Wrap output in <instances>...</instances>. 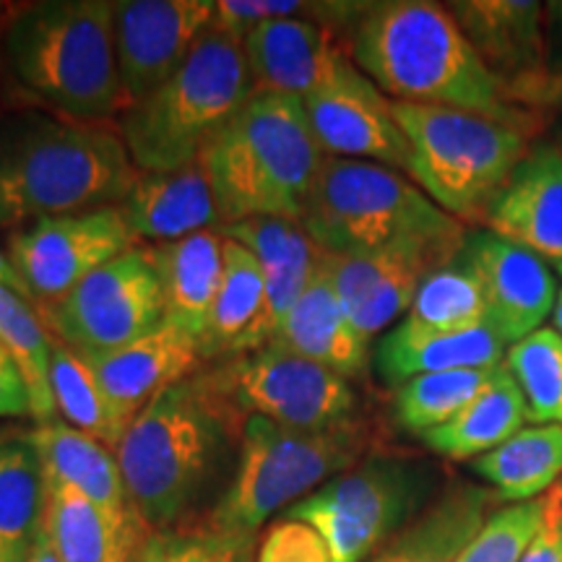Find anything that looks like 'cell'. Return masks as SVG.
<instances>
[{"instance_id":"obj_43","label":"cell","mask_w":562,"mask_h":562,"mask_svg":"<svg viewBox=\"0 0 562 562\" xmlns=\"http://www.w3.org/2000/svg\"><path fill=\"white\" fill-rule=\"evenodd\" d=\"M521 562H562V490L558 484L550 490L542 529L533 537Z\"/></svg>"},{"instance_id":"obj_9","label":"cell","mask_w":562,"mask_h":562,"mask_svg":"<svg viewBox=\"0 0 562 562\" xmlns=\"http://www.w3.org/2000/svg\"><path fill=\"white\" fill-rule=\"evenodd\" d=\"M409 140L414 186L461 224H482L490 203L531 149V136L476 112L393 102Z\"/></svg>"},{"instance_id":"obj_4","label":"cell","mask_w":562,"mask_h":562,"mask_svg":"<svg viewBox=\"0 0 562 562\" xmlns=\"http://www.w3.org/2000/svg\"><path fill=\"white\" fill-rule=\"evenodd\" d=\"M224 224L300 220L326 154L315 140L305 102L252 94L201 154Z\"/></svg>"},{"instance_id":"obj_19","label":"cell","mask_w":562,"mask_h":562,"mask_svg":"<svg viewBox=\"0 0 562 562\" xmlns=\"http://www.w3.org/2000/svg\"><path fill=\"white\" fill-rule=\"evenodd\" d=\"M482 229L562 263V146L537 144L490 203Z\"/></svg>"},{"instance_id":"obj_52","label":"cell","mask_w":562,"mask_h":562,"mask_svg":"<svg viewBox=\"0 0 562 562\" xmlns=\"http://www.w3.org/2000/svg\"><path fill=\"white\" fill-rule=\"evenodd\" d=\"M558 271H560V277H562V263H560V266H558Z\"/></svg>"},{"instance_id":"obj_16","label":"cell","mask_w":562,"mask_h":562,"mask_svg":"<svg viewBox=\"0 0 562 562\" xmlns=\"http://www.w3.org/2000/svg\"><path fill=\"white\" fill-rule=\"evenodd\" d=\"M463 245H404L370 256L326 252L334 290L351 326L372 341L398 315L409 313L422 281L461 256Z\"/></svg>"},{"instance_id":"obj_46","label":"cell","mask_w":562,"mask_h":562,"mask_svg":"<svg viewBox=\"0 0 562 562\" xmlns=\"http://www.w3.org/2000/svg\"><path fill=\"white\" fill-rule=\"evenodd\" d=\"M26 562H60L58 560V552H55V547L50 542V537H47L45 526H42L40 533H37V542H34L32 552H30V560Z\"/></svg>"},{"instance_id":"obj_22","label":"cell","mask_w":562,"mask_h":562,"mask_svg":"<svg viewBox=\"0 0 562 562\" xmlns=\"http://www.w3.org/2000/svg\"><path fill=\"white\" fill-rule=\"evenodd\" d=\"M121 214L138 245L178 243L222 227V211L201 161L175 172H140Z\"/></svg>"},{"instance_id":"obj_13","label":"cell","mask_w":562,"mask_h":562,"mask_svg":"<svg viewBox=\"0 0 562 562\" xmlns=\"http://www.w3.org/2000/svg\"><path fill=\"white\" fill-rule=\"evenodd\" d=\"M133 245L138 243L121 209L108 206L13 229L5 256L26 286L32 305L40 311L58 305L89 273Z\"/></svg>"},{"instance_id":"obj_21","label":"cell","mask_w":562,"mask_h":562,"mask_svg":"<svg viewBox=\"0 0 562 562\" xmlns=\"http://www.w3.org/2000/svg\"><path fill=\"white\" fill-rule=\"evenodd\" d=\"M81 357L128 422L161 391L193 378L203 362L199 339L170 323H161L157 331L128 347Z\"/></svg>"},{"instance_id":"obj_8","label":"cell","mask_w":562,"mask_h":562,"mask_svg":"<svg viewBox=\"0 0 562 562\" xmlns=\"http://www.w3.org/2000/svg\"><path fill=\"white\" fill-rule=\"evenodd\" d=\"M302 224L331 256H370L404 245H463L469 227L404 172L375 161L326 157Z\"/></svg>"},{"instance_id":"obj_7","label":"cell","mask_w":562,"mask_h":562,"mask_svg":"<svg viewBox=\"0 0 562 562\" xmlns=\"http://www.w3.org/2000/svg\"><path fill=\"white\" fill-rule=\"evenodd\" d=\"M372 442V425L360 417L328 430H297L263 417L245 419L235 480L203 524L227 537H256L273 513L305 501L370 456Z\"/></svg>"},{"instance_id":"obj_25","label":"cell","mask_w":562,"mask_h":562,"mask_svg":"<svg viewBox=\"0 0 562 562\" xmlns=\"http://www.w3.org/2000/svg\"><path fill=\"white\" fill-rule=\"evenodd\" d=\"M45 526L60 562H136L151 529L117 518L66 484L45 480Z\"/></svg>"},{"instance_id":"obj_53","label":"cell","mask_w":562,"mask_h":562,"mask_svg":"<svg viewBox=\"0 0 562 562\" xmlns=\"http://www.w3.org/2000/svg\"><path fill=\"white\" fill-rule=\"evenodd\" d=\"M0 562H5V560H3V554H0Z\"/></svg>"},{"instance_id":"obj_38","label":"cell","mask_w":562,"mask_h":562,"mask_svg":"<svg viewBox=\"0 0 562 562\" xmlns=\"http://www.w3.org/2000/svg\"><path fill=\"white\" fill-rule=\"evenodd\" d=\"M503 364L521 389L529 425H562V336L542 326L510 344Z\"/></svg>"},{"instance_id":"obj_18","label":"cell","mask_w":562,"mask_h":562,"mask_svg":"<svg viewBox=\"0 0 562 562\" xmlns=\"http://www.w3.org/2000/svg\"><path fill=\"white\" fill-rule=\"evenodd\" d=\"M252 94L305 100L351 60L336 32L311 19L261 21L243 37Z\"/></svg>"},{"instance_id":"obj_14","label":"cell","mask_w":562,"mask_h":562,"mask_svg":"<svg viewBox=\"0 0 562 562\" xmlns=\"http://www.w3.org/2000/svg\"><path fill=\"white\" fill-rule=\"evenodd\" d=\"M211 0H117L112 3L123 104L144 102L178 70L211 30ZM123 110V112H125Z\"/></svg>"},{"instance_id":"obj_35","label":"cell","mask_w":562,"mask_h":562,"mask_svg":"<svg viewBox=\"0 0 562 562\" xmlns=\"http://www.w3.org/2000/svg\"><path fill=\"white\" fill-rule=\"evenodd\" d=\"M487 323L490 307L482 281L472 271V266L459 256L453 263L442 266L422 281L402 326L414 334L442 336L472 331Z\"/></svg>"},{"instance_id":"obj_41","label":"cell","mask_w":562,"mask_h":562,"mask_svg":"<svg viewBox=\"0 0 562 562\" xmlns=\"http://www.w3.org/2000/svg\"><path fill=\"white\" fill-rule=\"evenodd\" d=\"M256 562H334L328 544L300 518L284 516L273 521L258 547Z\"/></svg>"},{"instance_id":"obj_17","label":"cell","mask_w":562,"mask_h":562,"mask_svg":"<svg viewBox=\"0 0 562 562\" xmlns=\"http://www.w3.org/2000/svg\"><path fill=\"white\" fill-rule=\"evenodd\" d=\"M461 258L480 277L492 328L508 347L552 318L558 281L550 266L531 250L490 229H469Z\"/></svg>"},{"instance_id":"obj_45","label":"cell","mask_w":562,"mask_h":562,"mask_svg":"<svg viewBox=\"0 0 562 562\" xmlns=\"http://www.w3.org/2000/svg\"><path fill=\"white\" fill-rule=\"evenodd\" d=\"M544 11H547V45H550V60H552V55L562 53V0L544 3Z\"/></svg>"},{"instance_id":"obj_39","label":"cell","mask_w":562,"mask_h":562,"mask_svg":"<svg viewBox=\"0 0 562 562\" xmlns=\"http://www.w3.org/2000/svg\"><path fill=\"white\" fill-rule=\"evenodd\" d=\"M550 492L537 501L497 508L469 542L459 562H521L533 537L542 529Z\"/></svg>"},{"instance_id":"obj_36","label":"cell","mask_w":562,"mask_h":562,"mask_svg":"<svg viewBox=\"0 0 562 562\" xmlns=\"http://www.w3.org/2000/svg\"><path fill=\"white\" fill-rule=\"evenodd\" d=\"M0 344L30 385L32 419L40 425L53 422L58 412L50 389L53 336L42 323L37 307L5 284H0Z\"/></svg>"},{"instance_id":"obj_12","label":"cell","mask_w":562,"mask_h":562,"mask_svg":"<svg viewBox=\"0 0 562 562\" xmlns=\"http://www.w3.org/2000/svg\"><path fill=\"white\" fill-rule=\"evenodd\" d=\"M53 339L79 355L128 347L165 323V286L149 245H133L68 292L58 305L40 307Z\"/></svg>"},{"instance_id":"obj_55","label":"cell","mask_w":562,"mask_h":562,"mask_svg":"<svg viewBox=\"0 0 562 562\" xmlns=\"http://www.w3.org/2000/svg\"><path fill=\"white\" fill-rule=\"evenodd\" d=\"M560 482H562V480H560Z\"/></svg>"},{"instance_id":"obj_3","label":"cell","mask_w":562,"mask_h":562,"mask_svg":"<svg viewBox=\"0 0 562 562\" xmlns=\"http://www.w3.org/2000/svg\"><path fill=\"white\" fill-rule=\"evenodd\" d=\"M0 63L21 91L60 117L108 123L123 115L110 0L19 5L0 32Z\"/></svg>"},{"instance_id":"obj_49","label":"cell","mask_w":562,"mask_h":562,"mask_svg":"<svg viewBox=\"0 0 562 562\" xmlns=\"http://www.w3.org/2000/svg\"><path fill=\"white\" fill-rule=\"evenodd\" d=\"M552 328L562 336V290L558 292V300H554V311H552Z\"/></svg>"},{"instance_id":"obj_11","label":"cell","mask_w":562,"mask_h":562,"mask_svg":"<svg viewBox=\"0 0 562 562\" xmlns=\"http://www.w3.org/2000/svg\"><path fill=\"white\" fill-rule=\"evenodd\" d=\"M203 378L237 427L263 417L297 430H328L360 417V398L347 378L273 344L222 360Z\"/></svg>"},{"instance_id":"obj_20","label":"cell","mask_w":562,"mask_h":562,"mask_svg":"<svg viewBox=\"0 0 562 562\" xmlns=\"http://www.w3.org/2000/svg\"><path fill=\"white\" fill-rule=\"evenodd\" d=\"M448 11L505 89L550 70L547 11L537 0H459Z\"/></svg>"},{"instance_id":"obj_27","label":"cell","mask_w":562,"mask_h":562,"mask_svg":"<svg viewBox=\"0 0 562 562\" xmlns=\"http://www.w3.org/2000/svg\"><path fill=\"white\" fill-rule=\"evenodd\" d=\"M220 232L222 237L256 256L269 290L271 326L277 328L302 292L311 286L326 250H321L300 220H245L224 224Z\"/></svg>"},{"instance_id":"obj_5","label":"cell","mask_w":562,"mask_h":562,"mask_svg":"<svg viewBox=\"0 0 562 562\" xmlns=\"http://www.w3.org/2000/svg\"><path fill=\"white\" fill-rule=\"evenodd\" d=\"M232 427L201 370L136 414L115 456L133 508L151 531L172 529L191 510Z\"/></svg>"},{"instance_id":"obj_34","label":"cell","mask_w":562,"mask_h":562,"mask_svg":"<svg viewBox=\"0 0 562 562\" xmlns=\"http://www.w3.org/2000/svg\"><path fill=\"white\" fill-rule=\"evenodd\" d=\"M50 389L55 409L68 419L70 427L100 440L110 451H117L131 422L110 402L89 362L58 339H53Z\"/></svg>"},{"instance_id":"obj_50","label":"cell","mask_w":562,"mask_h":562,"mask_svg":"<svg viewBox=\"0 0 562 562\" xmlns=\"http://www.w3.org/2000/svg\"><path fill=\"white\" fill-rule=\"evenodd\" d=\"M16 9H19V5H13V3H3V0H0V32H3V26L9 24L13 13H16Z\"/></svg>"},{"instance_id":"obj_56","label":"cell","mask_w":562,"mask_h":562,"mask_svg":"<svg viewBox=\"0 0 562 562\" xmlns=\"http://www.w3.org/2000/svg\"><path fill=\"white\" fill-rule=\"evenodd\" d=\"M560 146H562V144H560Z\"/></svg>"},{"instance_id":"obj_40","label":"cell","mask_w":562,"mask_h":562,"mask_svg":"<svg viewBox=\"0 0 562 562\" xmlns=\"http://www.w3.org/2000/svg\"><path fill=\"white\" fill-rule=\"evenodd\" d=\"M256 537H227L199 526L151 531L136 562H252Z\"/></svg>"},{"instance_id":"obj_15","label":"cell","mask_w":562,"mask_h":562,"mask_svg":"<svg viewBox=\"0 0 562 562\" xmlns=\"http://www.w3.org/2000/svg\"><path fill=\"white\" fill-rule=\"evenodd\" d=\"M302 102L326 157L375 161L396 172L409 170V140L393 115V100L355 66V60Z\"/></svg>"},{"instance_id":"obj_30","label":"cell","mask_w":562,"mask_h":562,"mask_svg":"<svg viewBox=\"0 0 562 562\" xmlns=\"http://www.w3.org/2000/svg\"><path fill=\"white\" fill-rule=\"evenodd\" d=\"M497 505L501 497L492 487L459 480L442 490L438 501L427 505L391 544L406 562H459Z\"/></svg>"},{"instance_id":"obj_26","label":"cell","mask_w":562,"mask_h":562,"mask_svg":"<svg viewBox=\"0 0 562 562\" xmlns=\"http://www.w3.org/2000/svg\"><path fill=\"white\" fill-rule=\"evenodd\" d=\"M26 440L37 451L47 482L66 484L81 492L83 497L117 518L138 516L125 487L117 456L100 440L55 419L26 432Z\"/></svg>"},{"instance_id":"obj_54","label":"cell","mask_w":562,"mask_h":562,"mask_svg":"<svg viewBox=\"0 0 562 562\" xmlns=\"http://www.w3.org/2000/svg\"><path fill=\"white\" fill-rule=\"evenodd\" d=\"M558 487H560V490H562V482H558Z\"/></svg>"},{"instance_id":"obj_42","label":"cell","mask_w":562,"mask_h":562,"mask_svg":"<svg viewBox=\"0 0 562 562\" xmlns=\"http://www.w3.org/2000/svg\"><path fill=\"white\" fill-rule=\"evenodd\" d=\"M505 100L537 117L562 112V70H544L533 79L513 83L505 89Z\"/></svg>"},{"instance_id":"obj_47","label":"cell","mask_w":562,"mask_h":562,"mask_svg":"<svg viewBox=\"0 0 562 562\" xmlns=\"http://www.w3.org/2000/svg\"><path fill=\"white\" fill-rule=\"evenodd\" d=\"M0 284L11 286V290H13V292H19L21 297L30 300V294H26V286L21 284L19 273L13 271V266H11V261H9V256H5L3 250H0ZM30 302H32V300H30Z\"/></svg>"},{"instance_id":"obj_29","label":"cell","mask_w":562,"mask_h":562,"mask_svg":"<svg viewBox=\"0 0 562 562\" xmlns=\"http://www.w3.org/2000/svg\"><path fill=\"white\" fill-rule=\"evenodd\" d=\"M508 344L490 326L461 334H414L398 323L375 349V364L389 385H402L409 378L446 370L497 368L505 360Z\"/></svg>"},{"instance_id":"obj_31","label":"cell","mask_w":562,"mask_h":562,"mask_svg":"<svg viewBox=\"0 0 562 562\" xmlns=\"http://www.w3.org/2000/svg\"><path fill=\"white\" fill-rule=\"evenodd\" d=\"M524 425H529V419H526L521 389L503 364L501 375L476 402L446 425L422 432L419 440L435 456H442L448 461H476L521 432Z\"/></svg>"},{"instance_id":"obj_24","label":"cell","mask_w":562,"mask_h":562,"mask_svg":"<svg viewBox=\"0 0 562 562\" xmlns=\"http://www.w3.org/2000/svg\"><path fill=\"white\" fill-rule=\"evenodd\" d=\"M273 326L269 290L256 256L224 237V273L199 349L203 362L232 360L266 347Z\"/></svg>"},{"instance_id":"obj_33","label":"cell","mask_w":562,"mask_h":562,"mask_svg":"<svg viewBox=\"0 0 562 562\" xmlns=\"http://www.w3.org/2000/svg\"><path fill=\"white\" fill-rule=\"evenodd\" d=\"M45 521V472L26 435L0 440V554L26 562Z\"/></svg>"},{"instance_id":"obj_6","label":"cell","mask_w":562,"mask_h":562,"mask_svg":"<svg viewBox=\"0 0 562 562\" xmlns=\"http://www.w3.org/2000/svg\"><path fill=\"white\" fill-rule=\"evenodd\" d=\"M250 97L243 37L211 24L170 79L121 115L133 165L138 172H175L193 165Z\"/></svg>"},{"instance_id":"obj_51","label":"cell","mask_w":562,"mask_h":562,"mask_svg":"<svg viewBox=\"0 0 562 562\" xmlns=\"http://www.w3.org/2000/svg\"><path fill=\"white\" fill-rule=\"evenodd\" d=\"M5 357H9V351H5L3 344H0V360H5Z\"/></svg>"},{"instance_id":"obj_37","label":"cell","mask_w":562,"mask_h":562,"mask_svg":"<svg viewBox=\"0 0 562 562\" xmlns=\"http://www.w3.org/2000/svg\"><path fill=\"white\" fill-rule=\"evenodd\" d=\"M503 364L484 370H446L409 378L393 396V417L404 430L422 432L451 422L456 414L476 402L501 375Z\"/></svg>"},{"instance_id":"obj_1","label":"cell","mask_w":562,"mask_h":562,"mask_svg":"<svg viewBox=\"0 0 562 562\" xmlns=\"http://www.w3.org/2000/svg\"><path fill=\"white\" fill-rule=\"evenodd\" d=\"M349 58L393 102L476 112L533 136L542 117L513 108L448 5L430 0L370 3L349 34Z\"/></svg>"},{"instance_id":"obj_28","label":"cell","mask_w":562,"mask_h":562,"mask_svg":"<svg viewBox=\"0 0 562 562\" xmlns=\"http://www.w3.org/2000/svg\"><path fill=\"white\" fill-rule=\"evenodd\" d=\"M165 286V323L201 339L224 273V237L203 229L178 243L149 245Z\"/></svg>"},{"instance_id":"obj_44","label":"cell","mask_w":562,"mask_h":562,"mask_svg":"<svg viewBox=\"0 0 562 562\" xmlns=\"http://www.w3.org/2000/svg\"><path fill=\"white\" fill-rule=\"evenodd\" d=\"M0 417H32V396L11 357L0 360Z\"/></svg>"},{"instance_id":"obj_2","label":"cell","mask_w":562,"mask_h":562,"mask_svg":"<svg viewBox=\"0 0 562 562\" xmlns=\"http://www.w3.org/2000/svg\"><path fill=\"white\" fill-rule=\"evenodd\" d=\"M138 175L121 128L30 117L0 136V229L121 206Z\"/></svg>"},{"instance_id":"obj_48","label":"cell","mask_w":562,"mask_h":562,"mask_svg":"<svg viewBox=\"0 0 562 562\" xmlns=\"http://www.w3.org/2000/svg\"><path fill=\"white\" fill-rule=\"evenodd\" d=\"M370 562H406V560H404V554L396 550V547L389 544L381 554H375V558H372Z\"/></svg>"},{"instance_id":"obj_32","label":"cell","mask_w":562,"mask_h":562,"mask_svg":"<svg viewBox=\"0 0 562 562\" xmlns=\"http://www.w3.org/2000/svg\"><path fill=\"white\" fill-rule=\"evenodd\" d=\"M472 472L497 492L501 503L537 501L562 480V425L524 427L472 461Z\"/></svg>"},{"instance_id":"obj_10","label":"cell","mask_w":562,"mask_h":562,"mask_svg":"<svg viewBox=\"0 0 562 562\" xmlns=\"http://www.w3.org/2000/svg\"><path fill=\"white\" fill-rule=\"evenodd\" d=\"M430 492V467L372 451L294 503L286 516L311 524L328 544L334 562H370L417 518Z\"/></svg>"},{"instance_id":"obj_23","label":"cell","mask_w":562,"mask_h":562,"mask_svg":"<svg viewBox=\"0 0 562 562\" xmlns=\"http://www.w3.org/2000/svg\"><path fill=\"white\" fill-rule=\"evenodd\" d=\"M269 344L292 351L302 360L323 364L347 381L364 375L370 362V341L357 334L344 313L326 256L311 286L273 328Z\"/></svg>"}]
</instances>
